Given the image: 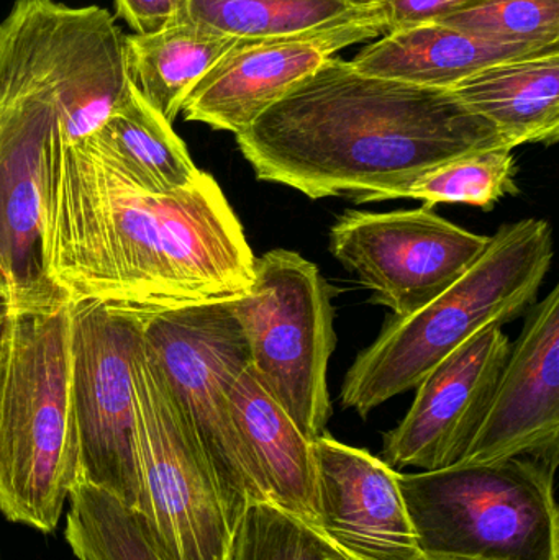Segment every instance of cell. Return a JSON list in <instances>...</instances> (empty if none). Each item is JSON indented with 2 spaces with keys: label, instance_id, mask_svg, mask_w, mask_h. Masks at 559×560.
Instances as JSON below:
<instances>
[{
  "label": "cell",
  "instance_id": "1",
  "mask_svg": "<svg viewBox=\"0 0 559 560\" xmlns=\"http://www.w3.org/2000/svg\"><path fill=\"white\" fill-rule=\"evenodd\" d=\"M45 269L68 302L166 310L232 302L256 258L222 187L200 171L190 186H138L94 137L46 144Z\"/></svg>",
  "mask_w": 559,
  "mask_h": 560
},
{
  "label": "cell",
  "instance_id": "2",
  "mask_svg": "<svg viewBox=\"0 0 559 560\" xmlns=\"http://www.w3.org/2000/svg\"><path fill=\"white\" fill-rule=\"evenodd\" d=\"M235 137L256 179L357 203L403 199L436 167L509 147L452 89L366 74L335 56Z\"/></svg>",
  "mask_w": 559,
  "mask_h": 560
},
{
  "label": "cell",
  "instance_id": "3",
  "mask_svg": "<svg viewBox=\"0 0 559 560\" xmlns=\"http://www.w3.org/2000/svg\"><path fill=\"white\" fill-rule=\"evenodd\" d=\"M554 262V230L544 219L502 225L481 258L432 302L397 318L391 315L376 341L345 375L341 407L361 418L423 377L469 338L504 326L537 302Z\"/></svg>",
  "mask_w": 559,
  "mask_h": 560
},
{
  "label": "cell",
  "instance_id": "4",
  "mask_svg": "<svg viewBox=\"0 0 559 560\" xmlns=\"http://www.w3.org/2000/svg\"><path fill=\"white\" fill-rule=\"evenodd\" d=\"M78 483L69 303L9 313L0 339V513L48 535Z\"/></svg>",
  "mask_w": 559,
  "mask_h": 560
},
{
  "label": "cell",
  "instance_id": "5",
  "mask_svg": "<svg viewBox=\"0 0 559 560\" xmlns=\"http://www.w3.org/2000/svg\"><path fill=\"white\" fill-rule=\"evenodd\" d=\"M532 456L397 472L420 555L435 560H559L555 470Z\"/></svg>",
  "mask_w": 559,
  "mask_h": 560
},
{
  "label": "cell",
  "instance_id": "6",
  "mask_svg": "<svg viewBox=\"0 0 559 560\" xmlns=\"http://www.w3.org/2000/svg\"><path fill=\"white\" fill-rule=\"evenodd\" d=\"M130 312L209 464L233 532L249 505L269 502L261 470L249 456L230 407V385L249 364L242 326L230 302Z\"/></svg>",
  "mask_w": 559,
  "mask_h": 560
},
{
  "label": "cell",
  "instance_id": "7",
  "mask_svg": "<svg viewBox=\"0 0 559 560\" xmlns=\"http://www.w3.org/2000/svg\"><path fill=\"white\" fill-rule=\"evenodd\" d=\"M128 84L124 32L102 7L16 0L0 22V97L48 98L66 143L97 133Z\"/></svg>",
  "mask_w": 559,
  "mask_h": 560
},
{
  "label": "cell",
  "instance_id": "8",
  "mask_svg": "<svg viewBox=\"0 0 559 560\" xmlns=\"http://www.w3.org/2000/svg\"><path fill=\"white\" fill-rule=\"evenodd\" d=\"M249 351V368L308 441L331 415L328 362L337 348L331 290L317 265L291 249L255 262L245 295L230 302Z\"/></svg>",
  "mask_w": 559,
  "mask_h": 560
},
{
  "label": "cell",
  "instance_id": "9",
  "mask_svg": "<svg viewBox=\"0 0 559 560\" xmlns=\"http://www.w3.org/2000/svg\"><path fill=\"white\" fill-rule=\"evenodd\" d=\"M133 387L138 512L171 560H226L232 532L216 480L141 331L133 352Z\"/></svg>",
  "mask_w": 559,
  "mask_h": 560
},
{
  "label": "cell",
  "instance_id": "10",
  "mask_svg": "<svg viewBox=\"0 0 559 560\" xmlns=\"http://www.w3.org/2000/svg\"><path fill=\"white\" fill-rule=\"evenodd\" d=\"M69 312L79 483L107 490L140 510L133 387L137 316L94 300L69 302Z\"/></svg>",
  "mask_w": 559,
  "mask_h": 560
},
{
  "label": "cell",
  "instance_id": "11",
  "mask_svg": "<svg viewBox=\"0 0 559 560\" xmlns=\"http://www.w3.org/2000/svg\"><path fill=\"white\" fill-rule=\"evenodd\" d=\"M328 240L334 258L371 290V302L404 318L463 278L491 236L468 232L422 206L383 213L347 210Z\"/></svg>",
  "mask_w": 559,
  "mask_h": 560
},
{
  "label": "cell",
  "instance_id": "12",
  "mask_svg": "<svg viewBox=\"0 0 559 560\" xmlns=\"http://www.w3.org/2000/svg\"><path fill=\"white\" fill-rule=\"evenodd\" d=\"M56 121L43 95L0 97V276L10 313L69 303L46 275L43 253L46 144Z\"/></svg>",
  "mask_w": 559,
  "mask_h": 560
},
{
  "label": "cell",
  "instance_id": "13",
  "mask_svg": "<svg viewBox=\"0 0 559 560\" xmlns=\"http://www.w3.org/2000/svg\"><path fill=\"white\" fill-rule=\"evenodd\" d=\"M502 326L476 332L417 385L412 407L384 436L393 469L439 470L462 463L478 433L511 352Z\"/></svg>",
  "mask_w": 559,
  "mask_h": 560
},
{
  "label": "cell",
  "instance_id": "14",
  "mask_svg": "<svg viewBox=\"0 0 559 560\" xmlns=\"http://www.w3.org/2000/svg\"><path fill=\"white\" fill-rule=\"evenodd\" d=\"M558 444L559 289L554 287L528 308L488 413L459 464L517 456L558 460Z\"/></svg>",
  "mask_w": 559,
  "mask_h": 560
},
{
  "label": "cell",
  "instance_id": "15",
  "mask_svg": "<svg viewBox=\"0 0 559 560\" xmlns=\"http://www.w3.org/2000/svg\"><path fill=\"white\" fill-rule=\"evenodd\" d=\"M314 444L318 532L357 560H420L397 470L324 434Z\"/></svg>",
  "mask_w": 559,
  "mask_h": 560
},
{
  "label": "cell",
  "instance_id": "16",
  "mask_svg": "<svg viewBox=\"0 0 559 560\" xmlns=\"http://www.w3.org/2000/svg\"><path fill=\"white\" fill-rule=\"evenodd\" d=\"M330 56L298 39L238 38L197 82L180 112L187 121L238 135Z\"/></svg>",
  "mask_w": 559,
  "mask_h": 560
},
{
  "label": "cell",
  "instance_id": "17",
  "mask_svg": "<svg viewBox=\"0 0 559 560\" xmlns=\"http://www.w3.org/2000/svg\"><path fill=\"white\" fill-rule=\"evenodd\" d=\"M180 22L233 38L314 43L331 56L387 33L374 0H183Z\"/></svg>",
  "mask_w": 559,
  "mask_h": 560
},
{
  "label": "cell",
  "instance_id": "18",
  "mask_svg": "<svg viewBox=\"0 0 559 560\" xmlns=\"http://www.w3.org/2000/svg\"><path fill=\"white\" fill-rule=\"evenodd\" d=\"M229 398L240 436L261 470L269 502L317 529V474L312 441L261 387L249 364L230 385Z\"/></svg>",
  "mask_w": 559,
  "mask_h": 560
},
{
  "label": "cell",
  "instance_id": "19",
  "mask_svg": "<svg viewBox=\"0 0 559 560\" xmlns=\"http://www.w3.org/2000/svg\"><path fill=\"white\" fill-rule=\"evenodd\" d=\"M551 46L491 42L442 23H427L386 33L358 52L351 65L371 75L422 88L453 89L481 69Z\"/></svg>",
  "mask_w": 559,
  "mask_h": 560
},
{
  "label": "cell",
  "instance_id": "20",
  "mask_svg": "<svg viewBox=\"0 0 559 560\" xmlns=\"http://www.w3.org/2000/svg\"><path fill=\"white\" fill-rule=\"evenodd\" d=\"M475 114L491 121L505 143H558L559 46L481 69L452 89Z\"/></svg>",
  "mask_w": 559,
  "mask_h": 560
},
{
  "label": "cell",
  "instance_id": "21",
  "mask_svg": "<svg viewBox=\"0 0 559 560\" xmlns=\"http://www.w3.org/2000/svg\"><path fill=\"white\" fill-rule=\"evenodd\" d=\"M238 38L177 22L150 35H125L128 82L170 124L197 82Z\"/></svg>",
  "mask_w": 559,
  "mask_h": 560
},
{
  "label": "cell",
  "instance_id": "22",
  "mask_svg": "<svg viewBox=\"0 0 559 560\" xmlns=\"http://www.w3.org/2000/svg\"><path fill=\"white\" fill-rule=\"evenodd\" d=\"M92 137L138 186L150 192H176L199 176L200 170L173 130V124L158 114L131 84Z\"/></svg>",
  "mask_w": 559,
  "mask_h": 560
},
{
  "label": "cell",
  "instance_id": "23",
  "mask_svg": "<svg viewBox=\"0 0 559 560\" xmlns=\"http://www.w3.org/2000/svg\"><path fill=\"white\" fill-rule=\"evenodd\" d=\"M68 503L66 542L78 560H171L144 516L107 490L81 482Z\"/></svg>",
  "mask_w": 559,
  "mask_h": 560
},
{
  "label": "cell",
  "instance_id": "24",
  "mask_svg": "<svg viewBox=\"0 0 559 560\" xmlns=\"http://www.w3.org/2000/svg\"><path fill=\"white\" fill-rule=\"evenodd\" d=\"M515 176L517 164L512 148H494L423 174L403 199L420 200L430 209L440 203H463L492 210L502 197L519 192Z\"/></svg>",
  "mask_w": 559,
  "mask_h": 560
},
{
  "label": "cell",
  "instance_id": "25",
  "mask_svg": "<svg viewBox=\"0 0 559 560\" xmlns=\"http://www.w3.org/2000/svg\"><path fill=\"white\" fill-rule=\"evenodd\" d=\"M226 560L357 559L276 503L256 502L233 528Z\"/></svg>",
  "mask_w": 559,
  "mask_h": 560
},
{
  "label": "cell",
  "instance_id": "26",
  "mask_svg": "<svg viewBox=\"0 0 559 560\" xmlns=\"http://www.w3.org/2000/svg\"><path fill=\"white\" fill-rule=\"evenodd\" d=\"M435 23L491 42L559 45V0H463Z\"/></svg>",
  "mask_w": 559,
  "mask_h": 560
},
{
  "label": "cell",
  "instance_id": "27",
  "mask_svg": "<svg viewBox=\"0 0 559 560\" xmlns=\"http://www.w3.org/2000/svg\"><path fill=\"white\" fill-rule=\"evenodd\" d=\"M383 13L387 33L439 22L463 0H374Z\"/></svg>",
  "mask_w": 559,
  "mask_h": 560
},
{
  "label": "cell",
  "instance_id": "28",
  "mask_svg": "<svg viewBox=\"0 0 559 560\" xmlns=\"http://www.w3.org/2000/svg\"><path fill=\"white\" fill-rule=\"evenodd\" d=\"M118 15L137 35L161 32L180 22L183 0H115Z\"/></svg>",
  "mask_w": 559,
  "mask_h": 560
},
{
  "label": "cell",
  "instance_id": "29",
  "mask_svg": "<svg viewBox=\"0 0 559 560\" xmlns=\"http://www.w3.org/2000/svg\"><path fill=\"white\" fill-rule=\"evenodd\" d=\"M9 299H7L5 283L0 276V339H2L3 329H5L7 316H9Z\"/></svg>",
  "mask_w": 559,
  "mask_h": 560
},
{
  "label": "cell",
  "instance_id": "30",
  "mask_svg": "<svg viewBox=\"0 0 559 560\" xmlns=\"http://www.w3.org/2000/svg\"><path fill=\"white\" fill-rule=\"evenodd\" d=\"M420 560H435V559H426V558H422V559H420Z\"/></svg>",
  "mask_w": 559,
  "mask_h": 560
}]
</instances>
